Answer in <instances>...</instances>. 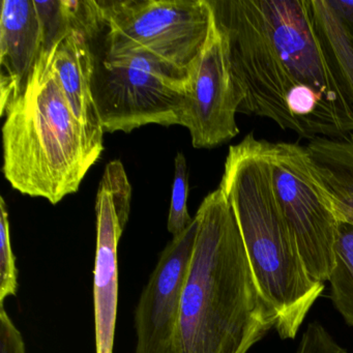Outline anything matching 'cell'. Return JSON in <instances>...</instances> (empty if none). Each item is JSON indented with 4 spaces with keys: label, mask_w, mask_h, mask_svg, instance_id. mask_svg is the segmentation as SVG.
<instances>
[{
    "label": "cell",
    "mask_w": 353,
    "mask_h": 353,
    "mask_svg": "<svg viewBox=\"0 0 353 353\" xmlns=\"http://www.w3.org/2000/svg\"><path fill=\"white\" fill-rule=\"evenodd\" d=\"M226 41L239 113L305 139L353 132V104L334 75L310 0H208Z\"/></svg>",
    "instance_id": "6da1fadb"
},
{
    "label": "cell",
    "mask_w": 353,
    "mask_h": 353,
    "mask_svg": "<svg viewBox=\"0 0 353 353\" xmlns=\"http://www.w3.org/2000/svg\"><path fill=\"white\" fill-rule=\"evenodd\" d=\"M175 353H248L276 327L260 291L236 216L219 185L200 204Z\"/></svg>",
    "instance_id": "7a4b0ae2"
},
{
    "label": "cell",
    "mask_w": 353,
    "mask_h": 353,
    "mask_svg": "<svg viewBox=\"0 0 353 353\" xmlns=\"http://www.w3.org/2000/svg\"><path fill=\"white\" fill-rule=\"evenodd\" d=\"M270 141L248 134L231 145L220 187L231 204L258 286L276 312L283 340L299 334L324 290L303 263L272 185Z\"/></svg>",
    "instance_id": "3957f363"
},
{
    "label": "cell",
    "mask_w": 353,
    "mask_h": 353,
    "mask_svg": "<svg viewBox=\"0 0 353 353\" xmlns=\"http://www.w3.org/2000/svg\"><path fill=\"white\" fill-rule=\"evenodd\" d=\"M55 45L43 51L23 90L1 114L6 179L23 195L52 204L76 193L99 160L59 85Z\"/></svg>",
    "instance_id": "277c9868"
},
{
    "label": "cell",
    "mask_w": 353,
    "mask_h": 353,
    "mask_svg": "<svg viewBox=\"0 0 353 353\" xmlns=\"http://www.w3.org/2000/svg\"><path fill=\"white\" fill-rule=\"evenodd\" d=\"M92 94L104 132L181 125L192 75L141 48H112L92 38Z\"/></svg>",
    "instance_id": "5b68a950"
},
{
    "label": "cell",
    "mask_w": 353,
    "mask_h": 353,
    "mask_svg": "<svg viewBox=\"0 0 353 353\" xmlns=\"http://www.w3.org/2000/svg\"><path fill=\"white\" fill-rule=\"evenodd\" d=\"M270 172L279 205L310 276L330 280L336 265L338 204L305 146L270 143Z\"/></svg>",
    "instance_id": "8992f818"
},
{
    "label": "cell",
    "mask_w": 353,
    "mask_h": 353,
    "mask_svg": "<svg viewBox=\"0 0 353 353\" xmlns=\"http://www.w3.org/2000/svg\"><path fill=\"white\" fill-rule=\"evenodd\" d=\"M96 38L112 48H141L193 74L212 26L208 0H100Z\"/></svg>",
    "instance_id": "52a82bcc"
},
{
    "label": "cell",
    "mask_w": 353,
    "mask_h": 353,
    "mask_svg": "<svg viewBox=\"0 0 353 353\" xmlns=\"http://www.w3.org/2000/svg\"><path fill=\"white\" fill-rule=\"evenodd\" d=\"M131 183L121 160L105 167L96 198L97 245L94 270L96 353H113L117 303V248L131 212Z\"/></svg>",
    "instance_id": "ba28073f"
},
{
    "label": "cell",
    "mask_w": 353,
    "mask_h": 353,
    "mask_svg": "<svg viewBox=\"0 0 353 353\" xmlns=\"http://www.w3.org/2000/svg\"><path fill=\"white\" fill-rule=\"evenodd\" d=\"M239 105L226 41L212 16L208 41L192 74L181 119V127L189 130L194 148L210 150L236 137Z\"/></svg>",
    "instance_id": "9c48e42d"
},
{
    "label": "cell",
    "mask_w": 353,
    "mask_h": 353,
    "mask_svg": "<svg viewBox=\"0 0 353 353\" xmlns=\"http://www.w3.org/2000/svg\"><path fill=\"white\" fill-rule=\"evenodd\" d=\"M198 222L173 236L144 287L135 314V353H175L181 295L197 235Z\"/></svg>",
    "instance_id": "30bf717a"
},
{
    "label": "cell",
    "mask_w": 353,
    "mask_h": 353,
    "mask_svg": "<svg viewBox=\"0 0 353 353\" xmlns=\"http://www.w3.org/2000/svg\"><path fill=\"white\" fill-rule=\"evenodd\" d=\"M101 26L102 16L96 0L75 1L74 28L57 43L53 53V68L59 85L99 159L104 150L105 132L92 94V38Z\"/></svg>",
    "instance_id": "8fae6325"
},
{
    "label": "cell",
    "mask_w": 353,
    "mask_h": 353,
    "mask_svg": "<svg viewBox=\"0 0 353 353\" xmlns=\"http://www.w3.org/2000/svg\"><path fill=\"white\" fill-rule=\"evenodd\" d=\"M45 49L34 0H3L0 17V114L19 96Z\"/></svg>",
    "instance_id": "7c38bea8"
},
{
    "label": "cell",
    "mask_w": 353,
    "mask_h": 353,
    "mask_svg": "<svg viewBox=\"0 0 353 353\" xmlns=\"http://www.w3.org/2000/svg\"><path fill=\"white\" fill-rule=\"evenodd\" d=\"M305 148L336 199L341 222L353 225V132L343 138H315Z\"/></svg>",
    "instance_id": "4fadbf2b"
},
{
    "label": "cell",
    "mask_w": 353,
    "mask_h": 353,
    "mask_svg": "<svg viewBox=\"0 0 353 353\" xmlns=\"http://www.w3.org/2000/svg\"><path fill=\"white\" fill-rule=\"evenodd\" d=\"M310 9L326 57L353 104V39L341 26L326 0H310Z\"/></svg>",
    "instance_id": "5bb4252c"
},
{
    "label": "cell",
    "mask_w": 353,
    "mask_h": 353,
    "mask_svg": "<svg viewBox=\"0 0 353 353\" xmlns=\"http://www.w3.org/2000/svg\"><path fill=\"white\" fill-rule=\"evenodd\" d=\"M328 281L334 307L353 327V225L350 223H340L336 265Z\"/></svg>",
    "instance_id": "9a60e30c"
},
{
    "label": "cell",
    "mask_w": 353,
    "mask_h": 353,
    "mask_svg": "<svg viewBox=\"0 0 353 353\" xmlns=\"http://www.w3.org/2000/svg\"><path fill=\"white\" fill-rule=\"evenodd\" d=\"M188 195H189V173L187 160L183 152H177L174 160V179L171 194L170 210H169L167 229L176 236L189 227L193 222L188 212Z\"/></svg>",
    "instance_id": "2e32d148"
},
{
    "label": "cell",
    "mask_w": 353,
    "mask_h": 353,
    "mask_svg": "<svg viewBox=\"0 0 353 353\" xmlns=\"http://www.w3.org/2000/svg\"><path fill=\"white\" fill-rule=\"evenodd\" d=\"M18 270L12 249L9 210L5 198H0V307L5 299L18 292Z\"/></svg>",
    "instance_id": "e0dca14e"
},
{
    "label": "cell",
    "mask_w": 353,
    "mask_h": 353,
    "mask_svg": "<svg viewBox=\"0 0 353 353\" xmlns=\"http://www.w3.org/2000/svg\"><path fill=\"white\" fill-rule=\"evenodd\" d=\"M295 353H348L332 336L318 330H305Z\"/></svg>",
    "instance_id": "ac0fdd59"
},
{
    "label": "cell",
    "mask_w": 353,
    "mask_h": 353,
    "mask_svg": "<svg viewBox=\"0 0 353 353\" xmlns=\"http://www.w3.org/2000/svg\"><path fill=\"white\" fill-rule=\"evenodd\" d=\"M0 353H26L23 336L3 305L0 307Z\"/></svg>",
    "instance_id": "d6986e66"
},
{
    "label": "cell",
    "mask_w": 353,
    "mask_h": 353,
    "mask_svg": "<svg viewBox=\"0 0 353 353\" xmlns=\"http://www.w3.org/2000/svg\"><path fill=\"white\" fill-rule=\"evenodd\" d=\"M339 22L353 39V0H326Z\"/></svg>",
    "instance_id": "ffe728a7"
}]
</instances>
